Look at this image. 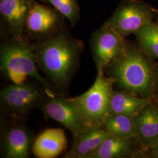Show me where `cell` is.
I'll use <instances>...</instances> for the list:
<instances>
[{
	"mask_svg": "<svg viewBox=\"0 0 158 158\" xmlns=\"http://www.w3.org/2000/svg\"><path fill=\"white\" fill-rule=\"evenodd\" d=\"M46 96L34 85L11 83L0 93L1 109L6 118L23 120L32 110L40 108Z\"/></svg>",
	"mask_w": 158,
	"mask_h": 158,
	"instance_id": "obj_5",
	"label": "cell"
},
{
	"mask_svg": "<svg viewBox=\"0 0 158 158\" xmlns=\"http://www.w3.org/2000/svg\"><path fill=\"white\" fill-rule=\"evenodd\" d=\"M156 22L158 23V8H155V18Z\"/></svg>",
	"mask_w": 158,
	"mask_h": 158,
	"instance_id": "obj_21",
	"label": "cell"
},
{
	"mask_svg": "<svg viewBox=\"0 0 158 158\" xmlns=\"http://www.w3.org/2000/svg\"><path fill=\"white\" fill-rule=\"evenodd\" d=\"M101 127L110 134L128 139L137 137L134 118L124 114H113L108 116Z\"/></svg>",
	"mask_w": 158,
	"mask_h": 158,
	"instance_id": "obj_17",
	"label": "cell"
},
{
	"mask_svg": "<svg viewBox=\"0 0 158 158\" xmlns=\"http://www.w3.org/2000/svg\"><path fill=\"white\" fill-rule=\"evenodd\" d=\"M113 79L105 74H97L90 88L80 96L69 97L90 127H101L110 114Z\"/></svg>",
	"mask_w": 158,
	"mask_h": 158,
	"instance_id": "obj_4",
	"label": "cell"
},
{
	"mask_svg": "<svg viewBox=\"0 0 158 158\" xmlns=\"http://www.w3.org/2000/svg\"><path fill=\"white\" fill-rule=\"evenodd\" d=\"M65 19L55 8L35 1L27 19L24 37L32 42L47 39L66 26Z\"/></svg>",
	"mask_w": 158,
	"mask_h": 158,
	"instance_id": "obj_7",
	"label": "cell"
},
{
	"mask_svg": "<svg viewBox=\"0 0 158 158\" xmlns=\"http://www.w3.org/2000/svg\"><path fill=\"white\" fill-rule=\"evenodd\" d=\"M27 1H28L30 2H34L35 0H27Z\"/></svg>",
	"mask_w": 158,
	"mask_h": 158,
	"instance_id": "obj_23",
	"label": "cell"
},
{
	"mask_svg": "<svg viewBox=\"0 0 158 158\" xmlns=\"http://www.w3.org/2000/svg\"><path fill=\"white\" fill-rule=\"evenodd\" d=\"M155 18V8L141 0H123L103 25L125 38L135 34Z\"/></svg>",
	"mask_w": 158,
	"mask_h": 158,
	"instance_id": "obj_6",
	"label": "cell"
},
{
	"mask_svg": "<svg viewBox=\"0 0 158 158\" xmlns=\"http://www.w3.org/2000/svg\"><path fill=\"white\" fill-rule=\"evenodd\" d=\"M149 104L150 102L147 99L128 91H114L111 98L110 114H121L134 117Z\"/></svg>",
	"mask_w": 158,
	"mask_h": 158,
	"instance_id": "obj_15",
	"label": "cell"
},
{
	"mask_svg": "<svg viewBox=\"0 0 158 158\" xmlns=\"http://www.w3.org/2000/svg\"><path fill=\"white\" fill-rule=\"evenodd\" d=\"M155 78L156 79V81H158V68L156 70V74H155Z\"/></svg>",
	"mask_w": 158,
	"mask_h": 158,
	"instance_id": "obj_22",
	"label": "cell"
},
{
	"mask_svg": "<svg viewBox=\"0 0 158 158\" xmlns=\"http://www.w3.org/2000/svg\"><path fill=\"white\" fill-rule=\"evenodd\" d=\"M32 3L27 0L0 1V13L6 21L10 36L24 37L25 23Z\"/></svg>",
	"mask_w": 158,
	"mask_h": 158,
	"instance_id": "obj_11",
	"label": "cell"
},
{
	"mask_svg": "<svg viewBox=\"0 0 158 158\" xmlns=\"http://www.w3.org/2000/svg\"><path fill=\"white\" fill-rule=\"evenodd\" d=\"M148 57L139 46L127 41L123 53L106 69L109 77L123 90L138 96L149 94L155 77Z\"/></svg>",
	"mask_w": 158,
	"mask_h": 158,
	"instance_id": "obj_2",
	"label": "cell"
},
{
	"mask_svg": "<svg viewBox=\"0 0 158 158\" xmlns=\"http://www.w3.org/2000/svg\"><path fill=\"white\" fill-rule=\"evenodd\" d=\"M132 139L110 134L90 158H118L130 156L133 152Z\"/></svg>",
	"mask_w": 158,
	"mask_h": 158,
	"instance_id": "obj_16",
	"label": "cell"
},
{
	"mask_svg": "<svg viewBox=\"0 0 158 158\" xmlns=\"http://www.w3.org/2000/svg\"><path fill=\"white\" fill-rule=\"evenodd\" d=\"M156 156L158 157V153H156Z\"/></svg>",
	"mask_w": 158,
	"mask_h": 158,
	"instance_id": "obj_24",
	"label": "cell"
},
{
	"mask_svg": "<svg viewBox=\"0 0 158 158\" xmlns=\"http://www.w3.org/2000/svg\"><path fill=\"white\" fill-rule=\"evenodd\" d=\"M35 44L39 70L59 93L64 96L79 68L85 48L83 42L73 37L66 25L54 35Z\"/></svg>",
	"mask_w": 158,
	"mask_h": 158,
	"instance_id": "obj_1",
	"label": "cell"
},
{
	"mask_svg": "<svg viewBox=\"0 0 158 158\" xmlns=\"http://www.w3.org/2000/svg\"><path fill=\"white\" fill-rule=\"evenodd\" d=\"M0 1H1V0H0Z\"/></svg>",
	"mask_w": 158,
	"mask_h": 158,
	"instance_id": "obj_25",
	"label": "cell"
},
{
	"mask_svg": "<svg viewBox=\"0 0 158 158\" xmlns=\"http://www.w3.org/2000/svg\"><path fill=\"white\" fill-rule=\"evenodd\" d=\"M3 119L1 124V157L28 158L35 138L23 120Z\"/></svg>",
	"mask_w": 158,
	"mask_h": 158,
	"instance_id": "obj_9",
	"label": "cell"
},
{
	"mask_svg": "<svg viewBox=\"0 0 158 158\" xmlns=\"http://www.w3.org/2000/svg\"><path fill=\"white\" fill-rule=\"evenodd\" d=\"M1 70L6 76L29 77L37 80L46 93H58L51 83L40 73L35 42L25 37L10 36L3 40L0 48Z\"/></svg>",
	"mask_w": 158,
	"mask_h": 158,
	"instance_id": "obj_3",
	"label": "cell"
},
{
	"mask_svg": "<svg viewBox=\"0 0 158 158\" xmlns=\"http://www.w3.org/2000/svg\"><path fill=\"white\" fill-rule=\"evenodd\" d=\"M43 4H49L75 27L80 19V8L78 0H40Z\"/></svg>",
	"mask_w": 158,
	"mask_h": 158,
	"instance_id": "obj_19",
	"label": "cell"
},
{
	"mask_svg": "<svg viewBox=\"0 0 158 158\" xmlns=\"http://www.w3.org/2000/svg\"><path fill=\"white\" fill-rule=\"evenodd\" d=\"M153 147V148L155 149V151H156V153H158V137L156 139V141L155 142V143L153 144V145L152 146Z\"/></svg>",
	"mask_w": 158,
	"mask_h": 158,
	"instance_id": "obj_20",
	"label": "cell"
},
{
	"mask_svg": "<svg viewBox=\"0 0 158 158\" xmlns=\"http://www.w3.org/2000/svg\"><path fill=\"white\" fill-rule=\"evenodd\" d=\"M66 147L64 131L60 128H50L35 138L32 151L36 158H55L60 155Z\"/></svg>",
	"mask_w": 158,
	"mask_h": 158,
	"instance_id": "obj_12",
	"label": "cell"
},
{
	"mask_svg": "<svg viewBox=\"0 0 158 158\" xmlns=\"http://www.w3.org/2000/svg\"><path fill=\"white\" fill-rule=\"evenodd\" d=\"M125 38L111 28L102 25L91 35V52L97 73H104L108 66L124 52Z\"/></svg>",
	"mask_w": 158,
	"mask_h": 158,
	"instance_id": "obj_10",
	"label": "cell"
},
{
	"mask_svg": "<svg viewBox=\"0 0 158 158\" xmlns=\"http://www.w3.org/2000/svg\"><path fill=\"white\" fill-rule=\"evenodd\" d=\"M135 35L142 51L148 56L158 59V23H149Z\"/></svg>",
	"mask_w": 158,
	"mask_h": 158,
	"instance_id": "obj_18",
	"label": "cell"
},
{
	"mask_svg": "<svg viewBox=\"0 0 158 158\" xmlns=\"http://www.w3.org/2000/svg\"><path fill=\"white\" fill-rule=\"evenodd\" d=\"M110 134L102 127L90 128L73 137L72 148L64 154L63 158H90Z\"/></svg>",
	"mask_w": 158,
	"mask_h": 158,
	"instance_id": "obj_13",
	"label": "cell"
},
{
	"mask_svg": "<svg viewBox=\"0 0 158 158\" xmlns=\"http://www.w3.org/2000/svg\"><path fill=\"white\" fill-rule=\"evenodd\" d=\"M40 108L46 118L60 123L71 132L73 137L92 128L69 98L59 93L46 94Z\"/></svg>",
	"mask_w": 158,
	"mask_h": 158,
	"instance_id": "obj_8",
	"label": "cell"
},
{
	"mask_svg": "<svg viewBox=\"0 0 158 158\" xmlns=\"http://www.w3.org/2000/svg\"><path fill=\"white\" fill-rule=\"evenodd\" d=\"M134 118L137 137L147 147H152L158 137V109L151 104Z\"/></svg>",
	"mask_w": 158,
	"mask_h": 158,
	"instance_id": "obj_14",
	"label": "cell"
}]
</instances>
